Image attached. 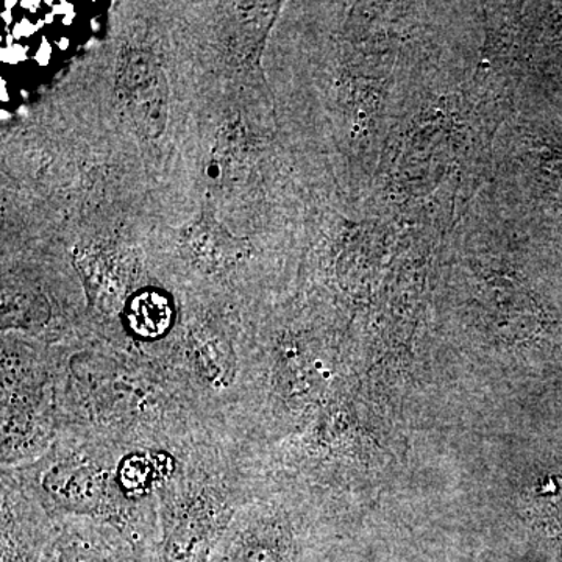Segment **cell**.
Returning <instances> with one entry per match:
<instances>
[{
	"label": "cell",
	"mask_w": 562,
	"mask_h": 562,
	"mask_svg": "<svg viewBox=\"0 0 562 562\" xmlns=\"http://www.w3.org/2000/svg\"><path fill=\"white\" fill-rule=\"evenodd\" d=\"M261 487L257 449L231 436H199L158 495V562H209L233 517Z\"/></svg>",
	"instance_id": "1"
},
{
	"label": "cell",
	"mask_w": 562,
	"mask_h": 562,
	"mask_svg": "<svg viewBox=\"0 0 562 562\" xmlns=\"http://www.w3.org/2000/svg\"><path fill=\"white\" fill-rule=\"evenodd\" d=\"M60 364L3 353L2 469L22 468L46 454L58 435Z\"/></svg>",
	"instance_id": "2"
},
{
	"label": "cell",
	"mask_w": 562,
	"mask_h": 562,
	"mask_svg": "<svg viewBox=\"0 0 562 562\" xmlns=\"http://www.w3.org/2000/svg\"><path fill=\"white\" fill-rule=\"evenodd\" d=\"M38 562H158L124 531L87 516L52 519Z\"/></svg>",
	"instance_id": "3"
},
{
	"label": "cell",
	"mask_w": 562,
	"mask_h": 562,
	"mask_svg": "<svg viewBox=\"0 0 562 562\" xmlns=\"http://www.w3.org/2000/svg\"><path fill=\"white\" fill-rule=\"evenodd\" d=\"M122 101L132 120L147 136L160 135L168 116V83L154 55L146 50H131L120 69Z\"/></svg>",
	"instance_id": "4"
},
{
	"label": "cell",
	"mask_w": 562,
	"mask_h": 562,
	"mask_svg": "<svg viewBox=\"0 0 562 562\" xmlns=\"http://www.w3.org/2000/svg\"><path fill=\"white\" fill-rule=\"evenodd\" d=\"M125 319L133 335L143 341H157L172 327L171 301L161 291H139L128 301Z\"/></svg>",
	"instance_id": "5"
}]
</instances>
